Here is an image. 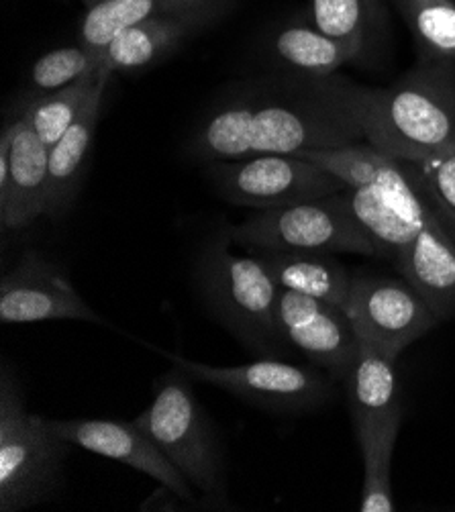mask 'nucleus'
Listing matches in <instances>:
<instances>
[{"label":"nucleus","mask_w":455,"mask_h":512,"mask_svg":"<svg viewBox=\"0 0 455 512\" xmlns=\"http://www.w3.org/2000/svg\"><path fill=\"white\" fill-rule=\"evenodd\" d=\"M251 253L258 255L280 288L345 309L353 278L329 253L266 249Z\"/></svg>","instance_id":"obj_17"},{"label":"nucleus","mask_w":455,"mask_h":512,"mask_svg":"<svg viewBox=\"0 0 455 512\" xmlns=\"http://www.w3.org/2000/svg\"><path fill=\"white\" fill-rule=\"evenodd\" d=\"M296 158L309 160L325 172L339 178L347 188H360L372 184L394 160L384 151L362 143H349L329 149H309L296 153Z\"/></svg>","instance_id":"obj_26"},{"label":"nucleus","mask_w":455,"mask_h":512,"mask_svg":"<svg viewBox=\"0 0 455 512\" xmlns=\"http://www.w3.org/2000/svg\"><path fill=\"white\" fill-rule=\"evenodd\" d=\"M84 3L88 7H96V5H103V3H109V0H84Z\"/></svg>","instance_id":"obj_30"},{"label":"nucleus","mask_w":455,"mask_h":512,"mask_svg":"<svg viewBox=\"0 0 455 512\" xmlns=\"http://www.w3.org/2000/svg\"><path fill=\"white\" fill-rule=\"evenodd\" d=\"M392 264L417 288L439 321L455 317V243L435 211Z\"/></svg>","instance_id":"obj_16"},{"label":"nucleus","mask_w":455,"mask_h":512,"mask_svg":"<svg viewBox=\"0 0 455 512\" xmlns=\"http://www.w3.org/2000/svg\"><path fill=\"white\" fill-rule=\"evenodd\" d=\"M343 96L364 139L398 162L455 149V68L419 62L384 88L343 78Z\"/></svg>","instance_id":"obj_2"},{"label":"nucleus","mask_w":455,"mask_h":512,"mask_svg":"<svg viewBox=\"0 0 455 512\" xmlns=\"http://www.w3.org/2000/svg\"><path fill=\"white\" fill-rule=\"evenodd\" d=\"M376 21L366 0H313L311 5V23L349 47L356 62L368 54Z\"/></svg>","instance_id":"obj_25"},{"label":"nucleus","mask_w":455,"mask_h":512,"mask_svg":"<svg viewBox=\"0 0 455 512\" xmlns=\"http://www.w3.org/2000/svg\"><path fill=\"white\" fill-rule=\"evenodd\" d=\"M366 3L370 5V9L374 11V15L378 17V13H380V7H382V0H366Z\"/></svg>","instance_id":"obj_29"},{"label":"nucleus","mask_w":455,"mask_h":512,"mask_svg":"<svg viewBox=\"0 0 455 512\" xmlns=\"http://www.w3.org/2000/svg\"><path fill=\"white\" fill-rule=\"evenodd\" d=\"M404 413L386 417L366 429L356 431L362 455H364V488H362V512H392V453L396 447L398 431Z\"/></svg>","instance_id":"obj_24"},{"label":"nucleus","mask_w":455,"mask_h":512,"mask_svg":"<svg viewBox=\"0 0 455 512\" xmlns=\"http://www.w3.org/2000/svg\"><path fill=\"white\" fill-rule=\"evenodd\" d=\"M278 323L286 345L327 372L345 380L360 349V339L341 306L280 288Z\"/></svg>","instance_id":"obj_12"},{"label":"nucleus","mask_w":455,"mask_h":512,"mask_svg":"<svg viewBox=\"0 0 455 512\" xmlns=\"http://www.w3.org/2000/svg\"><path fill=\"white\" fill-rule=\"evenodd\" d=\"M227 235L249 251L360 253L380 258L378 245L353 217L345 190L258 211L231 227Z\"/></svg>","instance_id":"obj_6"},{"label":"nucleus","mask_w":455,"mask_h":512,"mask_svg":"<svg viewBox=\"0 0 455 512\" xmlns=\"http://www.w3.org/2000/svg\"><path fill=\"white\" fill-rule=\"evenodd\" d=\"M0 162L9 168V182L0 188V223L7 231L27 229L47 215L49 147L21 111L3 127Z\"/></svg>","instance_id":"obj_13"},{"label":"nucleus","mask_w":455,"mask_h":512,"mask_svg":"<svg viewBox=\"0 0 455 512\" xmlns=\"http://www.w3.org/2000/svg\"><path fill=\"white\" fill-rule=\"evenodd\" d=\"M353 217L378 245L380 258L394 260L433 215L431 204L417 190L398 160L372 182L345 190Z\"/></svg>","instance_id":"obj_10"},{"label":"nucleus","mask_w":455,"mask_h":512,"mask_svg":"<svg viewBox=\"0 0 455 512\" xmlns=\"http://www.w3.org/2000/svg\"><path fill=\"white\" fill-rule=\"evenodd\" d=\"M70 443L27 411L17 380L0 376V510L31 508L58 490Z\"/></svg>","instance_id":"obj_4"},{"label":"nucleus","mask_w":455,"mask_h":512,"mask_svg":"<svg viewBox=\"0 0 455 512\" xmlns=\"http://www.w3.org/2000/svg\"><path fill=\"white\" fill-rule=\"evenodd\" d=\"M343 311L358 339L392 362L441 323L407 278L353 276Z\"/></svg>","instance_id":"obj_9"},{"label":"nucleus","mask_w":455,"mask_h":512,"mask_svg":"<svg viewBox=\"0 0 455 512\" xmlns=\"http://www.w3.org/2000/svg\"><path fill=\"white\" fill-rule=\"evenodd\" d=\"M209 5H231V0H109V3L88 7L80 25L78 43L105 51L123 29L135 23Z\"/></svg>","instance_id":"obj_21"},{"label":"nucleus","mask_w":455,"mask_h":512,"mask_svg":"<svg viewBox=\"0 0 455 512\" xmlns=\"http://www.w3.org/2000/svg\"><path fill=\"white\" fill-rule=\"evenodd\" d=\"M229 235L202 249L196 262V284L211 315L251 353L278 357L284 337L278 323L280 286L256 253L229 251Z\"/></svg>","instance_id":"obj_3"},{"label":"nucleus","mask_w":455,"mask_h":512,"mask_svg":"<svg viewBox=\"0 0 455 512\" xmlns=\"http://www.w3.org/2000/svg\"><path fill=\"white\" fill-rule=\"evenodd\" d=\"M441 223L455 233V149L419 162H400Z\"/></svg>","instance_id":"obj_28"},{"label":"nucleus","mask_w":455,"mask_h":512,"mask_svg":"<svg viewBox=\"0 0 455 512\" xmlns=\"http://www.w3.org/2000/svg\"><path fill=\"white\" fill-rule=\"evenodd\" d=\"M62 319L105 323L58 266L45 260L37 249H27L17 266L0 280V321L25 325Z\"/></svg>","instance_id":"obj_11"},{"label":"nucleus","mask_w":455,"mask_h":512,"mask_svg":"<svg viewBox=\"0 0 455 512\" xmlns=\"http://www.w3.org/2000/svg\"><path fill=\"white\" fill-rule=\"evenodd\" d=\"M103 70V51L90 49L82 43L60 47L43 54L31 68L29 88L35 94L62 90L86 76Z\"/></svg>","instance_id":"obj_27"},{"label":"nucleus","mask_w":455,"mask_h":512,"mask_svg":"<svg viewBox=\"0 0 455 512\" xmlns=\"http://www.w3.org/2000/svg\"><path fill=\"white\" fill-rule=\"evenodd\" d=\"M353 429H366L386 417L404 413L394 362L376 347L360 341L351 370L345 376Z\"/></svg>","instance_id":"obj_18"},{"label":"nucleus","mask_w":455,"mask_h":512,"mask_svg":"<svg viewBox=\"0 0 455 512\" xmlns=\"http://www.w3.org/2000/svg\"><path fill=\"white\" fill-rule=\"evenodd\" d=\"M103 92H98L82 117L66 131V135L49 147V184H47V215L60 217L72 204L80 180L84 176L92 141L98 125Z\"/></svg>","instance_id":"obj_20"},{"label":"nucleus","mask_w":455,"mask_h":512,"mask_svg":"<svg viewBox=\"0 0 455 512\" xmlns=\"http://www.w3.org/2000/svg\"><path fill=\"white\" fill-rule=\"evenodd\" d=\"M421 64L455 68V0H394Z\"/></svg>","instance_id":"obj_23"},{"label":"nucleus","mask_w":455,"mask_h":512,"mask_svg":"<svg viewBox=\"0 0 455 512\" xmlns=\"http://www.w3.org/2000/svg\"><path fill=\"white\" fill-rule=\"evenodd\" d=\"M362 139L343 96V78L284 74L225 92L192 131L188 153L213 164L262 153L296 156Z\"/></svg>","instance_id":"obj_1"},{"label":"nucleus","mask_w":455,"mask_h":512,"mask_svg":"<svg viewBox=\"0 0 455 512\" xmlns=\"http://www.w3.org/2000/svg\"><path fill=\"white\" fill-rule=\"evenodd\" d=\"M52 429L70 445H78L94 455L125 464L151 480L168 488L176 498L194 502V486L180 474V470L151 441V437L135 423L100 421V419H72L49 421Z\"/></svg>","instance_id":"obj_14"},{"label":"nucleus","mask_w":455,"mask_h":512,"mask_svg":"<svg viewBox=\"0 0 455 512\" xmlns=\"http://www.w3.org/2000/svg\"><path fill=\"white\" fill-rule=\"evenodd\" d=\"M209 178L225 200L258 211L347 190L323 168L284 153L213 162Z\"/></svg>","instance_id":"obj_8"},{"label":"nucleus","mask_w":455,"mask_h":512,"mask_svg":"<svg viewBox=\"0 0 455 512\" xmlns=\"http://www.w3.org/2000/svg\"><path fill=\"white\" fill-rule=\"evenodd\" d=\"M188 378L180 368L166 374L158 382L154 400L133 423L162 449L194 490L223 498L227 494L223 449Z\"/></svg>","instance_id":"obj_5"},{"label":"nucleus","mask_w":455,"mask_h":512,"mask_svg":"<svg viewBox=\"0 0 455 512\" xmlns=\"http://www.w3.org/2000/svg\"><path fill=\"white\" fill-rule=\"evenodd\" d=\"M166 355L174 362V368H180L190 378L213 384L239 400L274 413H311L333 396L335 380L313 364L302 366L278 357H260L258 362L241 366H209L176 353Z\"/></svg>","instance_id":"obj_7"},{"label":"nucleus","mask_w":455,"mask_h":512,"mask_svg":"<svg viewBox=\"0 0 455 512\" xmlns=\"http://www.w3.org/2000/svg\"><path fill=\"white\" fill-rule=\"evenodd\" d=\"M227 7L229 5H209L168 13L123 29L103 51L100 74L111 80L113 74L119 72H139L156 66L172 56L184 39L217 21Z\"/></svg>","instance_id":"obj_15"},{"label":"nucleus","mask_w":455,"mask_h":512,"mask_svg":"<svg viewBox=\"0 0 455 512\" xmlns=\"http://www.w3.org/2000/svg\"><path fill=\"white\" fill-rule=\"evenodd\" d=\"M111 80L103 74L86 76L62 90L35 94L21 107V113L47 147H54L66 131L82 117L98 92Z\"/></svg>","instance_id":"obj_22"},{"label":"nucleus","mask_w":455,"mask_h":512,"mask_svg":"<svg viewBox=\"0 0 455 512\" xmlns=\"http://www.w3.org/2000/svg\"><path fill=\"white\" fill-rule=\"evenodd\" d=\"M268 51L286 74L302 78H329L347 62H356L349 47L319 31L311 21L280 27L270 37Z\"/></svg>","instance_id":"obj_19"}]
</instances>
